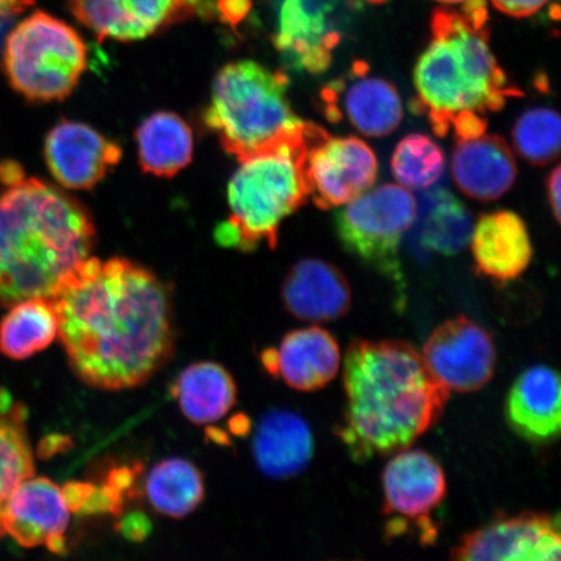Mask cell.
<instances>
[{"label": "cell", "mask_w": 561, "mask_h": 561, "mask_svg": "<svg viewBox=\"0 0 561 561\" xmlns=\"http://www.w3.org/2000/svg\"><path fill=\"white\" fill-rule=\"evenodd\" d=\"M137 481V468H115L112 469L104 485L115 491L117 495L124 497L133 493Z\"/></svg>", "instance_id": "obj_32"}, {"label": "cell", "mask_w": 561, "mask_h": 561, "mask_svg": "<svg viewBox=\"0 0 561 561\" xmlns=\"http://www.w3.org/2000/svg\"><path fill=\"white\" fill-rule=\"evenodd\" d=\"M0 194V306L50 299L90 255L88 209L45 181L21 175Z\"/></svg>", "instance_id": "obj_3"}, {"label": "cell", "mask_w": 561, "mask_h": 561, "mask_svg": "<svg viewBox=\"0 0 561 561\" xmlns=\"http://www.w3.org/2000/svg\"><path fill=\"white\" fill-rule=\"evenodd\" d=\"M93 483L88 482H68L61 489L62 496L67 503L69 512L80 514L83 504H85L91 491H93Z\"/></svg>", "instance_id": "obj_34"}, {"label": "cell", "mask_w": 561, "mask_h": 561, "mask_svg": "<svg viewBox=\"0 0 561 561\" xmlns=\"http://www.w3.org/2000/svg\"><path fill=\"white\" fill-rule=\"evenodd\" d=\"M549 0H491L497 11L512 18H529L541 11Z\"/></svg>", "instance_id": "obj_31"}, {"label": "cell", "mask_w": 561, "mask_h": 561, "mask_svg": "<svg viewBox=\"0 0 561 561\" xmlns=\"http://www.w3.org/2000/svg\"><path fill=\"white\" fill-rule=\"evenodd\" d=\"M201 0H68L72 15L98 39L135 42L195 15Z\"/></svg>", "instance_id": "obj_14"}, {"label": "cell", "mask_w": 561, "mask_h": 561, "mask_svg": "<svg viewBox=\"0 0 561 561\" xmlns=\"http://www.w3.org/2000/svg\"><path fill=\"white\" fill-rule=\"evenodd\" d=\"M50 301L70 367L93 388H136L172 355L171 293L152 272L126 259L88 257Z\"/></svg>", "instance_id": "obj_1"}, {"label": "cell", "mask_w": 561, "mask_h": 561, "mask_svg": "<svg viewBox=\"0 0 561 561\" xmlns=\"http://www.w3.org/2000/svg\"><path fill=\"white\" fill-rule=\"evenodd\" d=\"M4 35H5V34H0V46H2V45H3Z\"/></svg>", "instance_id": "obj_43"}, {"label": "cell", "mask_w": 561, "mask_h": 561, "mask_svg": "<svg viewBox=\"0 0 561 561\" xmlns=\"http://www.w3.org/2000/svg\"><path fill=\"white\" fill-rule=\"evenodd\" d=\"M476 268L481 275L511 280L528 268L533 245L522 217L511 210L482 215L471 236Z\"/></svg>", "instance_id": "obj_21"}, {"label": "cell", "mask_w": 561, "mask_h": 561, "mask_svg": "<svg viewBox=\"0 0 561 561\" xmlns=\"http://www.w3.org/2000/svg\"><path fill=\"white\" fill-rule=\"evenodd\" d=\"M416 216L417 201L409 188L396 184L370 187L336 210L335 233L351 255L396 286H403L399 252Z\"/></svg>", "instance_id": "obj_8"}, {"label": "cell", "mask_w": 561, "mask_h": 561, "mask_svg": "<svg viewBox=\"0 0 561 561\" xmlns=\"http://www.w3.org/2000/svg\"><path fill=\"white\" fill-rule=\"evenodd\" d=\"M222 13L227 20H242L250 10V0H222Z\"/></svg>", "instance_id": "obj_38"}, {"label": "cell", "mask_w": 561, "mask_h": 561, "mask_svg": "<svg viewBox=\"0 0 561 561\" xmlns=\"http://www.w3.org/2000/svg\"><path fill=\"white\" fill-rule=\"evenodd\" d=\"M205 481L193 462L173 458L158 462L146 481V494L159 514L182 518L205 500Z\"/></svg>", "instance_id": "obj_27"}, {"label": "cell", "mask_w": 561, "mask_h": 561, "mask_svg": "<svg viewBox=\"0 0 561 561\" xmlns=\"http://www.w3.org/2000/svg\"><path fill=\"white\" fill-rule=\"evenodd\" d=\"M139 164L146 173L173 178L191 164L194 138L191 126L179 115L158 112L137 129Z\"/></svg>", "instance_id": "obj_24"}, {"label": "cell", "mask_w": 561, "mask_h": 561, "mask_svg": "<svg viewBox=\"0 0 561 561\" xmlns=\"http://www.w3.org/2000/svg\"><path fill=\"white\" fill-rule=\"evenodd\" d=\"M314 124L301 121L263 149L241 159L229 182V219L216 230L224 248H276L280 224L308 201L306 158Z\"/></svg>", "instance_id": "obj_5"}, {"label": "cell", "mask_w": 561, "mask_h": 561, "mask_svg": "<svg viewBox=\"0 0 561 561\" xmlns=\"http://www.w3.org/2000/svg\"><path fill=\"white\" fill-rule=\"evenodd\" d=\"M118 530L130 541L140 542L150 535L151 524L144 514H130L118 524Z\"/></svg>", "instance_id": "obj_33"}, {"label": "cell", "mask_w": 561, "mask_h": 561, "mask_svg": "<svg viewBox=\"0 0 561 561\" xmlns=\"http://www.w3.org/2000/svg\"><path fill=\"white\" fill-rule=\"evenodd\" d=\"M437 2L444 3V4H458L465 2V0H437Z\"/></svg>", "instance_id": "obj_40"}, {"label": "cell", "mask_w": 561, "mask_h": 561, "mask_svg": "<svg viewBox=\"0 0 561 561\" xmlns=\"http://www.w3.org/2000/svg\"><path fill=\"white\" fill-rule=\"evenodd\" d=\"M367 2L371 4H383L388 2V0H367Z\"/></svg>", "instance_id": "obj_42"}, {"label": "cell", "mask_w": 561, "mask_h": 561, "mask_svg": "<svg viewBox=\"0 0 561 561\" xmlns=\"http://www.w3.org/2000/svg\"><path fill=\"white\" fill-rule=\"evenodd\" d=\"M172 394L187 420L198 425L227 416L237 402V386L229 371L213 362L195 363L181 371Z\"/></svg>", "instance_id": "obj_23"}, {"label": "cell", "mask_w": 561, "mask_h": 561, "mask_svg": "<svg viewBox=\"0 0 561 561\" xmlns=\"http://www.w3.org/2000/svg\"><path fill=\"white\" fill-rule=\"evenodd\" d=\"M263 367L299 391L324 388L339 374L341 350L334 336L320 327L287 333L279 347L262 353Z\"/></svg>", "instance_id": "obj_17"}, {"label": "cell", "mask_w": 561, "mask_h": 561, "mask_svg": "<svg viewBox=\"0 0 561 561\" xmlns=\"http://www.w3.org/2000/svg\"><path fill=\"white\" fill-rule=\"evenodd\" d=\"M551 15L559 19V5L558 4L552 7Z\"/></svg>", "instance_id": "obj_41"}, {"label": "cell", "mask_w": 561, "mask_h": 561, "mask_svg": "<svg viewBox=\"0 0 561 561\" xmlns=\"http://www.w3.org/2000/svg\"><path fill=\"white\" fill-rule=\"evenodd\" d=\"M515 150L533 165H546L559 157L560 118L556 111L537 107L526 111L512 130Z\"/></svg>", "instance_id": "obj_30"}, {"label": "cell", "mask_w": 561, "mask_h": 561, "mask_svg": "<svg viewBox=\"0 0 561 561\" xmlns=\"http://www.w3.org/2000/svg\"><path fill=\"white\" fill-rule=\"evenodd\" d=\"M423 357L450 391L473 392L494 376L496 351L491 335L467 316H456L425 342Z\"/></svg>", "instance_id": "obj_11"}, {"label": "cell", "mask_w": 561, "mask_h": 561, "mask_svg": "<svg viewBox=\"0 0 561 561\" xmlns=\"http://www.w3.org/2000/svg\"><path fill=\"white\" fill-rule=\"evenodd\" d=\"M367 62L356 61L345 79L322 90L329 122L347 121L367 137H386L398 129L403 118L401 95L391 82L370 77Z\"/></svg>", "instance_id": "obj_13"}, {"label": "cell", "mask_w": 561, "mask_h": 561, "mask_svg": "<svg viewBox=\"0 0 561 561\" xmlns=\"http://www.w3.org/2000/svg\"><path fill=\"white\" fill-rule=\"evenodd\" d=\"M12 306L0 322V353L23 360L51 345L59 321L47 298L25 299Z\"/></svg>", "instance_id": "obj_26"}, {"label": "cell", "mask_w": 561, "mask_h": 561, "mask_svg": "<svg viewBox=\"0 0 561 561\" xmlns=\"http://www.w3.org/2000/svg\"><path fill=\"white\" fill-rule=\"evenodd\" d=\"M289 79L256 61L230 62L217 73L205 125L241 160L301 122L287 98Z\"/></svg>", "instance_id": "obj_6"}, {"label": "cell", "mask_w": 561, "mask_h": 561, "mask_svg": "<svg viewBox=\"0 0 561 561\" xmlns=\"http://www.w3.org/2000/svg\"><path fill=\"white\" fill-rule=\"evenodd\" d=\"M561 188V170L560 167H557L550 175L549 180H547V196H549L550 206L552 208L553 217L556 220L560 221V194Z\"/></svg>", "instance_id": "obj_36"}, {"label": "cell", "mask_w": 561, "mask_h": 561, "mask_svg": "<svg viewBox=\"0 0 561 561\" xmlns=\"http://www.w3.org/2000/svg\"><path fill=\"white\" fill-rule=\"evenodd\" d=\"M560 378L557 370L536 366L523 371L510 390L508 424L518 436L536 445L560 436Z\"/></svg>", "instance_id": "obj_20"}, {"label": "cell", "mask_w": 561, "mask_h": 561, "mask_svg": "<svg viewBox=\"0 0 561 561\" xmlns=\"http://www.w3.org/2000/svg\"><path fill=\"white\" fill-rule=\"evenodd\" d=\"M415 222L420 243L438 254H459L471 241L472 217L465 205L445 188L421 195Z\"/></svg>", "instance_id": "obj_25"}, {"label": "cell", "mask_w": 561, "mask_h": 561, "mask_svg": "<svg viewBox=\"0 0 561 561\" xmlns=\"http://www.w3.org/2000/svg\"><path fill=\"white\" fill-rule=\"evenodd\" d=\"M33 3L34 0H0V34H5L12 21Z\"/></svg>", "instance_id": "obj_35"}, {"label": "cell", "mask_w": 561, "mask_h": 561, "mask_svg": "<svg viewBox=\"0 0 561 561\" xmlns=\"http://www.w3.org/2000/svg\"><path fill=\"white\" fill-rule=\"evenodd\" d=\"M445 167V156L439 146L423 135L403 138L391 159L392 174L399 185L409 191H426L436 185Z\"/></svg>", "instance_id": "obj_29"}, {"label": "cell", "mask_w": 561, "mask_h": 561, "mask_svg": "<svg viewBox=\"0 0 561 561\" xmlns=\"http://www.w3.org/2000/svg\"><path fill=\"white\" fill-rule=\"evenodd\" d=\"M378 174L376 153L360 138L331 137L313 126L306 158L308 199L320 209L347 205L369 191Z\"/></svg>", "instance_id": "obj_10"}, {"label": "cell", "mask_w": 561, "mask_h": 561, "mask_svg": "<svg viewBox=\"0 0 561 561\" xmlns=\"http://www.w3.org/2000/svg\"><path fill=\"white\" fill-rule=\"evenodd\" d=\"M383 514L391 520L386 525L388 537L403 535L415 525L420 541H436L437 528L432 514L445 501L447 483L444 469L431 454L423 450H402L386 466L382 474Z\"/></svg>", "instance_id": "obj_9"}, {"label": "cell", "mask_w": 561, "mask_h": 561, "mask_svg": "<svg viewBox=\"0 0 561 561\" xmlns=\"http://www.w3.org/2000/svg\"><path fill=\"white\" fill-rule=\"evenodd\" d=\"M559 518L524 512L497 516L462 537L451 551L460 561H552L560 559Z\"/></svg>", "instance_id": "obj_12"}, {"label": "cell", "mask_w": 561, "mask_h": 561, "mask_svg": "<svg viewBox=\"0 0 561 561\" xmlns=\"http://www.w3.org/2000/svg\"><path fill=\"white\" fill-rule=\"evenodd\" d=\"M2 524L27 549L45 545L60 556L67 552L69 510L61 489L45 477L20 483L4 504Z\"/></svg>", "instance_id": "obj_16"}, {"label": "cell", "mask_w": 561, "mask_h": 561, "mask_svg": "<svg viewBox=\"0 0 561 561\" xmlns=\"http://www.w3.org/2000/svg\"><path fill=\"white\" fill-rule=\"evenodd\" d=\"M451 172L460 191L481 202L501 198L517 179L516 160L508 144L504 138L486 133L458 139Z\"/></svg>", "instance_id": "obj_19"}, {"label": "cell", "mask_w": 561, "mask_h": 561, "mask_svg": "<svg viewBox=\"0 0 561 561\" xmlns=\"http://www.w3.org/2000/svg\"><path fill=\"white\" fill-rule=\"evenodd\" d=\"M45 159L61 186L89 191L117 165L122 149L87 124L62 121L47 135Z\"/></svg>", "instance_id": "obj_15"}, {"label": "cell", "mask_w": 561, "mask_h": 561, "mask_svg": "<svg viewBox=\"0 0 561 561\" xmlns=\"http://www.w3.org/2000/svg\"><path fill=\"white\" fill-rule=\"evenodd\" d=\"M433 39L415 68L417 100L437 136L451 131L456 118L501 111L520 90L511 85L490 47L488 26L477 27L460 12L438 9Z\"/></svg>", "instance_id": "obj_4"}, {"label": "cell", "mask_w": 561, "mask_h": 561, "mask_svg": "<svg viewBox=\"0 0 561 561\" xmlns=\"http://www.w3.org/2000/svg\"><path fill=\"white\" fill-rule=\"evenodd\" d=\"M336 436L355 461L405 450L444 413L450 390L409 343L357 340L345 357Z\"/></svg>", "instance_id": "obj_2"}, {"label": "cell", "mask_w": 561, "mask_h": 561, "mask_svg": "<svg viewBox=\"0 0 561 561\" xmlns=\"http://www.w3.org/2000/svg\"><path fill=\"white\" fill-rule=\"evenodd\" d=\"M2 66L11 88L26 101H62L85 72L88 48L65 21L35 12L5 38Z\"/></svg>", "instance_id": "obj_7"}, {"label": "cell", "mask_w": 561, "mask_h": 561, "mask_svg": "<svg viewBox=\"0 0 561 561\" xmlns=\"http://www.w3.org/2000/svg\"><path fill=\"white\" fill-rule=\"evenodd\" d=\"M313 448L311 427L304 417L291 411L272 410L257 425L252 453L265 476L285 480L310 465Z\"/></svg>", "instance_id": "obj_22"}, {"label": "cell", "mask_w": 561, "mask_h": 561, "mask_svg": "<svg viewBox=\"0 0 561 561\" xmlns=\"http://www.w3.org/2000/svg\"><path fill=\"white\" fill-rule=\"evenodd\" d=\"M283 301L286 310L299 320L328 322L342 319L350 311L353 291L335 265L306 259L287 273Z\"/></svg>", "instance_id": "obj_18"}, {"label": "cell", "mask_w": 561, "mask_h": 561, "mask_svg": "<svg viewBox=\"0 0 561 561\" xmlns=\"http://www.w3.org/2000/svg\"><path fill=\"white\" fill-rule=\"evenodd\" d=\"M72 446V440L62 436H48L41 442L38 454L41 458H51V456L66 451Z\"/></svg>", "instance_id": "obj_37"}, {"label": "cell", "mask_w": 561, "mask_h": 561, "mask_svg": "<svg viewBox=\"0 0 561 561\" xmlns=\"http://www.w3.org/2000/svg\"><path fill=\"white\" fill-rule=\"evenodd\" d=\"M236 420L238 421V424L231 423V430H233L236 434L248 433L250 425L249 420L243 416L237 417Z\"/></svg>", "instance_id": "obj_39"}, {"label": "cell", "mask_w": 561, "mask_h": 561, "mask_svg": "<svg viewBox=\"0 0 561 561\" xmlns=\"http://www.w3.org/2000/svg\"><path fill=\"white\" fill-rule=\"evenodd\" d=\"M26 410L20 405L10 413H0V538L4 504L21 482L34 474V460L25 430Z\"/></svg>", "instance_id": "obj_28"}]
</instances>
